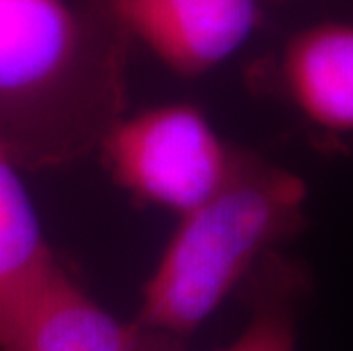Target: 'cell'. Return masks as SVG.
<instances>
[{
    "instance_id": "cell-6",
    "label": "cell",
    "mask_w": 353,
    "mask_h": 351,
    "mask_svg": "<svg viewBox=\"0 0 353 351\" xmlns=\"http://www.w3.org/2000/svg\"><path fill=\"white\" fill-rule=\"evenodd\" d=\"M283 76L314 126L353 132V23H321L296 34L285 50Z\"/></svg>"
},
{
    "instance_id": "cell-7",
    "label": "cell",
    "mask_w": 353,
    "mask_h": 351,
    "mask_svg": "<svg viewBox=\"0 0 353 351\" xmlns=\"http://www.w3.org/2000/svg\"><path fill=\"white\" fill-rule=\"evenodd\" d=\"M19 167L0 137V338L43 276L59 263L41 233Z\"/></svg>"
},
{
    "instance_id": "cell-5",
    "label": "cell",
    "mask_w": 353,
    "mask_h": 351,
    "mask_svg": "<svg viewBox=\"0 0 353 351\" xmlns=\"http://www.w3.org/2000/svg\"><path fill=\"white\" fill-rule=\"evenodd\" d=\"M108 21L180 76H203L244 46L260 0H103Z\"/></svg>"
},
{
    "instance_id": "cell-3",
    "label": "cell",
    "mask_w": 353,
    "mask_h": 351,
    "mask_svg": "<svg viewBox=\"0 0 353 351\" xmlns=\"http://www.w3.org/2000/svg\"><path fill=\"white\" fill-rule=\"evenodd\" d=\"M99 148L121 188L178 214L212 197L228 181L239 155L201 110L185 103L117 119Z\"/></svg>"
},
{
    "instance_id": "cell-8",
    "label": "cell",
    "mask_w": 353,
    "mask_h": 351,
    "mask_svg": "<svg viewBox=\"0 0 353 351\" xmlns=\"http://www.w3.org/2000/svg\"><path fill=\"white\" fill-rule=\"evenodd\" d=\"M242 288L249 317L242 333L221 351H296L299 319L310 290L303 267L276 251Z\"/></svg>"
},
{
    "instance_id": "cell-1",
    "label": "cell",
    "mask_w": 353,
    "mask_h": 351,
    "mask_svg": "<svg viewBox=\"0 0 353 351\" xmlns=\"http://www.w3.org/2000/svg\"><path fill=\"white\" fill-rule=\"evenodd\" d=\"M119 34L69 0H0V137L21 167L78 160L123 117Z\"/></svg>"
},
{
    "instance_id": "cell-4",
    "label": "cell",
    "mask_w": 353,
    "mask_h": 351,
    "mask_svg": "<svg viewBox=\"0 0 353 351\" xmlns=\"http://www.w3.org/2000/svg\"><path fill=\"white\" fill-rule=\"evenodd\" d=\"M0 351H187V340L112 315L57 263L0 338Z\"/></svg>"
},
{
    "instance_id": "cell-2",
    "label": "cell",
    "mask_w": 353,
    "mask_h": 351,
    "mask_svg": "<svg viewBox=\"0 0 353 351\" xmlns=\"http://www.w3.org/2000/svg\"><path fill=\"white\" fill-rule=\"evenodd\" d=\"M305 199L296 174L239 151L228 181L180 214L134 317L190 340L262 260L303 228Z\"/></svg>"
}]
</instances>
